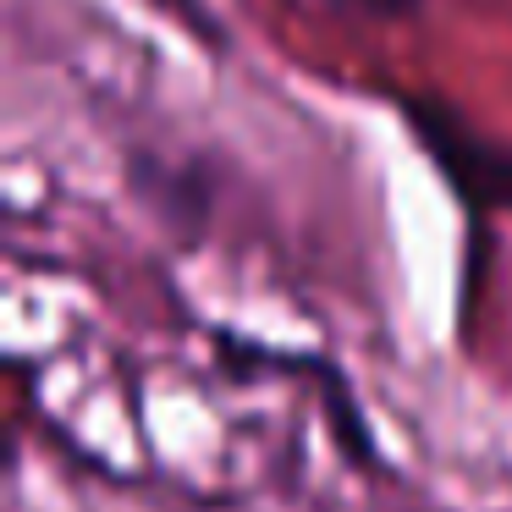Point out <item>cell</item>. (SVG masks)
Segmentation results:
<instances>
[{
	"instance_id": "cell-1",
	"label": "cell",
	"mask_w": 512,
	"mask_h": 512,
	"mask_svg": "<svg viewBox=\"0 0 512 512\" xmlns=\"http://www.w3.org/2000/svg\"><path fill=\"white\" fill-rule=\"evenodd\" d=\"M397 116L468 215H512V144L468 122L441 94H397Z\"/></svg>"
},
{
	"instance_id": "cell-2",
	"label": "cell",
	"mask_w": 512,
	"mask_h": 512,
	"mask_svg": "<svg viewBox=\"0 0 512 512\" xmlns=\"http://www.w3.org/2000/svg\"><path fill=\"white\" fill-rule=\"evenodd\" d=\"M331 6H347V12H358V17H408L419 0H331Z\"/></svg>"
}]
</instances>
